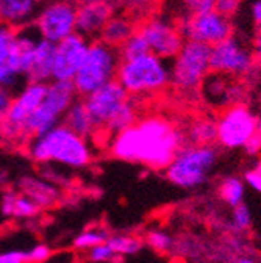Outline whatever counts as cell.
<instances>
[{
  "label": "cell",
  "instance_id": "7a4b0ae2",
  "mask_svg": "<svg viewBox=\"0 0 261 263\" xmlns=\"http://www.w3.org/2000/svg\"><path fill=\"white\" fill-rule=\"evenodd\" d=\"M27 152L39 164H58L68 170H83L92 161V147L88 140L75 135L63 124L30 140Z\"/></svg>",
  "mask_w": 261,
  "mask_h": 263
},
{
  "label": "cell",
  "instance_id": "5b68a950",
  "mask_svg": "<svg viewBox=\"0 0 261 263\" xmlns=\"http://www.w3.org/2000/svg\"><path fill=\"white\" fill-rule=\"evenodd\" d=\"M121 64L119 50L107 46L101 40L89 43L88 53L82 63L78 72L72 80V86L80 97L97 91L110 82L116 80V74Z\"/></svg>",
  "mask_w": 261,
  "mask_h": 263
},
{
  "label": "cell",
  "instance_id": "9c48e42d",
  "mask_svg": "<svg viewBox=\"0 0 261 263\" xmlns=\"http://www.w3.org/2000/svg\"><path fill=\"white\" fill-rule=\"evenodd\" d=\"M77 99V92L71 82H49L47 91L39 107L30 116L25 137L27 141L39 137L63 122V116Z\"/></svg>",
  "mask_w": 261,
  "mask_h": 263
},
{
  "label": "cell",
  "instance_id": "44dd1931",
  "mask_svg": "<svg viewBox=\"0 0 261 263\" xmlns=\"http://www.w3.org/2000/svg\"><path fill=\"white\" fill-rule=\"evenodd\" d=\"M53 60H55V44L39 40L35 46L33 57H31L27 82H38V83L52 82Z\"/></svg>",
  "mask_w": 261,
  "mask_h": 263
},
{
  "label": "cell",
  "instance_id": "8992f818",
  "mask_svg": "<svg viewBox=\"0 0 261 263\" xmlns=\"http://www.w3.org/2000/svg\"><path fill=\"white\" fill-rule=\"evenodd\" d=\"M217 151L214 146L185 144L168 164V180L182 190H195L204 185L216 166Z\"/></svg>",
  "mask_w": 261,
  "mask_h": 263
},
{
  "label": "cell",
  "instance_id": "83f0119b",
  "mask_svg": "<svg viewBox=\"0 0 261 263\" xmlns=\"http://www.w3.org/2000/svg\"><path fill=\"white\" fill-rule=\"evenodd\" d=\"M219 197L228 205V207H238L244 201L246 194V185L243 179L238 176H227L219 183Z\"/></svg>",
  "mask_w": 261,
  "mask_h": 263
},
{
  "label": "cell",
  "instance_id": "f35d334b",
  "mask_svg": "<svg viewBox=\"0 0 261 263\" xmlns=\"http://www.w3.org/2000/svg\"><path fill=\"white\" fill-rule=\"evenodd\" d=\"M11 97H13V92L10 89L0 86V127L4 124V118H5L7 108L11 102Z\"/></svg>",
  "mask_w": 261,
  "mask_h": 263
},
{
  "label": "cell",
  "instance_id": "f1b7e54d",
  "mask_svg": "<svg viewBox=\"0 0 261 263\" xmlns=\"http://www.w3.org/2000/svg\"><path fill=\"white\" fill-rule=\"evenodd\" d=\"M107 245L116 254V257H127V255H136L143 251L144 241L139 237L128 235V234H116L110 235Z\"/></svg>",
  "mask_w": 261,
  "mask_h": 263
},
{
  "label": "cell",
  "instance_id": "5bb4252c",
  "mask_svg": "<svg viewBox=\"0 0 261 263\" xmlns=\"http://www.w3.org/2000/svg\"><path fill=\"white\" fill-rule=\"evenodd\" d=\"M250 49L236 36H230L210 47V71L232 79L247 77L255 69Z\"/></svg>",
  "mask_w": 261,
  "mask_h": 263
},
{
  "label": "cell",
  "instance_id": "60d3db41",
  "mask_svg": "<svg viewBox=\"0 0 261 263\" xmlns=\"http://www.w3.org/2000/svg\"><path fill=\"white\" fill-rule=\"evenodd\" d=\"M250 19L256 31L261 33V0H252L250 4Z\"/></svg>",
  "mask_w": 261,
  "mask_h": 263
},
{
  "label": "cell",
  "instance_id": "3957f363",
  "mask_svg": "<svg viewBox=\"0 0 261 263\" xmlns=\"http://www.w3.org/2000/svg\"><path fill=\"white\" fill-rule=\"evenodd\" d=\"M41 40L33 25L13 30L0 24V86L13 92L30 69L36 43Z\"/></svg>",
  "mask_w": 261,
  "mask_h": 263
},
{
  "label": "cell",
  "instance_id": "836d02e7",
  "mask_svg": "<svg viewBox=\"0 0 261 263\" xmlns=\"http://www.w3.org/2000/svg\"><path fill=\"white\" fill-rule=\"evenodd\" d=\"M27 263H46L52 257V249L46 243H38L31 246L28 251H25Z\"/></svg>",
  "mask_w": 261,
  "mask_h": 263
},
{
  "label": "cell",
  "instance_id": "603a6c76",
  "mask_svg": "<svg viewBox=\"0 0 261 263\" xmlns=\"http://www.w3.org/2000/svg\"><path fill=\"white\" fill-rule=\"evenodd\" d=\"M21 188L24 191L22 194L30 197L39 209L50 207L59 199V191L55 186V183L46 179L24 177L21 179Z\"/></svg>",
  "mask_w": 261,
  "mask_h": 263
},
{
  "label": "cell",
  "instance_id": "e0dca14e",
  "mask_svg": "<svg viewBox=\"0 0 261 263\" xmlns=\"http://www.w3.org/2000/svg\"><path fill=\"white\" fill-rule=\"evenodd\" d=\"M199 94L204 99V102L213 108H228L236 104H243V99L246 96L244 86L232 77H227L222 74L210 72L200 88Z\"/></svg>",
  "mask_w": 261,
  "mask_h": 263
},
{
  "label": "cell",
  "instance_id": "7c38bea8",
  "mask_svg": "<svg viewBox=\"0 0 261 263\" xmlns=\"http://www.w3.org/2000/svg\"><path fill=\"white\" fill-rule=\"evenodd\" d=\"M177 22L185 41L200 43L208 47L233 36L235 30L232 19L220 16L214 10L189 14Z\"/></svg>",
  "mask_w": 261,
  "mask_h": 263
},
{
  "label": "cell",
  "instance_id": "6da1fadb",
  "mask_svg": "<svg viewBox=\"0 0 261 263\" xmlns=\"http://www.w3.org/2000/svg\"><path fill=\"white\" fill-rule=\"evenodd\" d=\"M185 144L182 128L166 118L147 116L111 137L108 152L122 161L139 163L152 170H166Z\"/></svg>",
  "mask_w": 261,
  "mask_h": 263
},
{
  "label": "cell",
  "instance_id": "e575fe53",
  "mask_svg": "<svg viewBox=\"0 0 261 263\" xmlns=\"http://www.w3.org/2000/svg\"><path fill=\"white\" fill-rule=\"evenodd\" d=\"M88 258L92 263H110V261H114L117 257L111 251V248L107 243H104V245L94 246L92 249H89L88 251Z\"/></svg>",
  "mask_w": 261,
  "mask_h": 263
},
{
  "label": "cell",
  "instance_id": "ab89813d",
  "mask_svg": "<svg viewBox=\"0 0 261 263\" xmlns=\"http://www.w3.org/2000/svg\"><path fill=\"white\" fill-rule=\"evenodd\" d=\"M244 151H246V154L247 155H250V157H255V155H258L259 152H261V134H256L246 143V146L243 147Z\"/></svg>",
  "mask_w": 261,
  "mask_h": 263
},
{
  "label": "cell",
  "instance_id": "d590c367",
  "mask_svg": "<svg viewBox=\"0 0 261 263\" xmlns=\"http://www.w3.org/2000/svg\"><path fill=\"white\" fill-rule=\"evenodd\" d=\"M243 0H214L213 10L224 17L233 19L241 8Z\"/></svg>",
  "mask_w": 261,
  "mask_h": 263
},
{
  "label": "cell",
  "instance_id": "4316f807",
  "mask_svg": "<svg viewBox=\"0 0 261 263\" xmlns=\"http://www.w3.org/2000/svg\"><path fill=\"white\" fill-rule=\"evenodd\" d=\"M165 0H113L117 11L132 16L135 21H143L158 13Z\"/></svg>",
  "mask_w": 261,
  "mask_h": 263
},
{
  "label": "cell",
  "instance_id": "1f68e13d",
  "mask_svg": "<svg viewBox=\"0 0 261 263\" xmlns=\"http://www.w3.org/2000/svg\"><path fill=\"white\" fill-rule=\"evenodd\" d=\"M144 245L150 246L153 251L159 252V254H166L171 252L174 248V238L171 234H168L166 230L163 229H153L149 230L147 235H146V241Z\"/></svg>",
  "mask_w": 261,
  "mask_h": 263
},
{
  "label": "cell",
  "instance_id": "ba28073f",
  "mask_svg": "<svg viewBox=\"0 0 261 263\" xmlns=\"http://www.w3.org/2000/svg\"><path fill=\"white\" fill-rule=\"evenodd\" d=\"M47 91V83L25 82L21 91L11 97L4 124L0 127V140L10 144H27L25 127L30 116L39 107Z\"/></svg>",
  "mask_w": 261,
  "mask_h": 263
},
{
  "label": "cell",
  "instance_id": "7402d4cb",
  "mask_svg": "<svg viewBox=\"0 0 261 263\" xmlns=\"http://www.w3.org/2000/svg\"><path fill=\"white\" fill-rule=\"evenodd\" d=\"M0 212L7 218L31 219L39 215L41 209L25 194L8 190L2 194V199H0Z\"/></svg>",
  "mask_w": 261,
  "mask_h": 263
},
{
  "label": "cell",
  "instance_id": "b9f144b4",
  "mask_svg": "<svg viewBox=\"0 0 261 263\" xmlns=\"http://www.w3.org/2000/svg\"><path fill=\"white\" fill-rule=\"evenodd\" d=\"M250 52L253 55L255 63H261V33L259 31L256 33V36L252 41V50Z\"/></svg>",
  "mask_w": 261,
  "mask_h": 263
},
{
  "label": "cell",
  "instance_id": "52a82bcc",
  "mask_svg": "<svg viewBox=\"0 0 261 263\" xmlns=\"http://www.w3.org/2000/svg\"><path fill=\"white\" fill-rule=\"evenodd\" d=\"M171 85L183 92L192 96L199 92L204 79L210 71V47L200 43L185 41L178 53L169 64Z\"/></svg>",
  "mask_w": 261,
  "mask_h": 263
},
{
  "label": "cell",
  "instance_id": "74e56055",
  "mask_svg": "<svg viewBox=\"0 0 261 263\" xmlns=\"http://www.w3.org/2000/svg\"><path fill=\"white\" fill-rule=\"evenodd\" d=\"M0 263H27L25 251H5L0 252Z\"/></svg>",
  "mask_w": 261,
  "mask_h": 263
},
{
  "label": "cell",
  "instance_id": "2e32d148",
  "mask_svg": "<svg viewBox=\"0 0 261 263\" xmlns=\"http://www.w3.org/2000/svg\"><path fill=\"white\" fill-rule=\"evenodd\" d=\"M89 41L83 36L74 35L55 44V60L52 69V82H71L78 72L88 53Z\"/></svg>",
  "mask_w": 261,
  "mask_h": 263
},
{
  "label": "cell",
  "instance_id": "d6a6232c",
  "mask_svg": "<svg viewBox=\"0 0 261 263\" xmlns=\"http://www.w3.org/2000/svg\"><path fill=\"white\" fill-rule=\"evenodd\" d=\"M232 224H233V227L236 230H239V232H244V230H247L250 227V224H252V215L249 212V207L244 202L233 209Z\"/></svg>",
  "mask_w": 261,
  "mask_h": 263
},
{
  "label": "cell",
  "instance_id": "484cf974",
  "mask_svg": "<svg viewBox=\"0 0 261 263\" xmlns=\"http://www.w3.org/2000/svg\"><path fill=\"white\" fill-rule=\"evenodd\" d=\"M214 7V0H165L161 11L169 14L175 21H180L185 16L210 11Z\"/></svg>",
  "mask_w": 261,
  "mask_h": 263
},
{
  "label": "cell",
  "instance_id": "f546056e",
  "mask_svg": "<svg viewBox=\"0 0 261 263\" xmlns=\"http://www.w3.org/2000/svg\"><path fill=\"white\" fill-rule=\"evenodd\" d=\"M108 238H110V234L107 232V229H104V227H88L74 238L72 245L77 251H89L94 246L107 243Z\"/></svg>",
  "mask_w": 261,
  "mask_h": 263
},
{
  "label": "cell",
  "instance_id": "4dcf8cb0",
  "mask_svg": "<svg viewBox=\"0 0 261 263\" xmlns=\"http://www.w3.org/2000/svg\"><path fill=\"white\" fill-rule=\"evenodd\" d=\"M117 50H119L121 61L139 58V57H143V55L150 53V52H149V47H147V43L144 41V38L139 35L138 31H135L133 35L130 36Z\"/></svg>",
  "mask_w": 261,
  "mask_h": 263
},
{
  "label": "cell",
  "instance_id": "30bf717a",
  "mask_svg": "<svg viewBox=\"0 0 261 263\" xmlns=\"http://www.w3.org/2000/svg\"><path fill=\"white\" fill-rule=\"evenodd\" d=\"M136 31L147 43L149 52L165 61H172L185 43L178 22L161 10L139 21Z\"/></svg>",
  "mask_w": 261,
  "mask_h": 263
},
{
  "label": "cell",
  "instance_id": "9a60e30c",
  "mask_svg": "<svg viewBox=\"0 0 261 263\" xmlns=\"http://www.w3.org/2000/svg\"><path fill=\"white\" fill-rule=\"evenodd\" d=\"M130 96L124 91V88L114 80L107 83L105 86L88 94L82 101L97 127V134L104 132L105 127L111 122V119L117 115V111L127 104Z\"/></svg>",
  "mask_w": 261,
  "mask_h": 263
},
{
  "label": "cell",
  "instance_id": "8d00e7d4",
  "mask_svg": "<svg viewBox=\"0 0 261 263\" xmlns=\"http://www.w3.org/2000/svg\"><path fill=\"white\" fill-rule=\"evenodd\" d=\"M243 182H244V185L250 186L253 191H256V193L261 194V163L256 164L255 168L246 171Z\"/></svg>",
  "mask_w": 261,
  "mask_h": 263
},
{
  "label": "cell",
  "instance_id": "7bdbcfd3",
  "mask_svg": "<svg viewBox=\"0 0 261 263\" xmlns=\"http://www.w3.org/2000/svg\"><path fill=\"white\" fill-rule=\"evenodd\" d=\"M233 263H258V261L255 258L249 257V255H239Z\"/></svg>",
  "mask_w": 261,
  "mask_h": 263
},
{
  "label": "cell",
  "instance_id": "bcb514c9",
  "mask_svg": "<svg viewBox=\"0 0 261 263\" xmlns=\"http://www.w3.org/2000/svg\"><path fill=\"white\" fill-rule=\"evenodd\" d=\"M41 2L44 4V2H52V0H41Z\"/></svg>",
  "mask_w": 261,
  "mask_h": 263
},
{
  "label": "cell",
  "instance_id": "cb8c5ba5",
  "mask_svg": "<svg viewBox=\"0 0 261 263\" xmlns=\"http://www.w3.org/2000/svg\"><path fill=\"white\" fill-rule=\"evenodd\" d=\"M63 125H66L75 135L82 137L83 140H89L97 135V127L94 125L85 104L82 99H75L72 105L63 116Z\"/></svg>",
  "mask_w": 261,
  "mask_h": 263
},
{
  "label": "cell",
  "instance_id": "8fae6325",
  "mask_svg": "<svg viewBox=\"0 0 261 263\" xmlns=\"http://www.w3.org/2000/svg\"><path fill=\"white\" fill-rule=\"evenodd\" d=\"M77 4L72 0H52L41 4L33 22L41 40L58 44L75 33Z\"/></svg>",
  "mask_w": 261,
  "mask_h": 263
},
{
  "label": "cell",
  "instance_id": "7dc6e473",
  "mask_svg": "<svg viewBox=\"0 0 261 263\" xmlns=\"http://www.w3.org/2000/svg\"><path fill=\"white\" fill-rule=\"evenodd\" d=\"M46 263H53V261H46Z\"/></svg>",
  "mask_w": 261,
  "mask_h": 263
},
{
  "label": "cell",
  "instance_id": "d4e9b609",
  "mask_svg": "<svg viewBox=\"0 0 261 263\" xmlns=\"http://www.w3.org/2000/svg\"><path fill=\"white\" fill-rule=\"evenodd\" d=\"M183 134L186 144L213 146V143H216V121L210 118H197L189 122Z\"/></svg>",
  "mask_w": 261,
  "mask_h": 263
},
{
  "label": "cell",
  "instance_id": "ee69618b",
  "mask_svg": "<svg viewBox=\"0 0 261 263\" xmlns=\"http://www.w3.org/2000/svg\"><path fill=\"white\" fill-rule=\"evenodd\" d=\"M77 5L80 4H92V2H113V0H72Z\"/></svg>",
  "mask_w": 261,
  "mask_h": 263
},
{
  "label": "cell",
  "instance_id": "4fadbf2b",
  "mask_svg": "<svg viewBox=\"0 0 261 263\" xmlns=\"http://www.w3.org/2000/svg\"><path fill=\"white\" fill-rule=\"evenodd\" d=\"M256 118L246 104L225 108L216 121V143L230 151L244 147L256 134Z\"/></svg>",
  "mask_w": 261,
  "mask_h": 263
},
{
  "label": "cell",
  "instance_id": "f6af8a7d",
  "mask_svg": "<svg viewBox=\"0 0 261 263\" xmlns=\"http://www.w3.org/2000/svg\"><path fill=\"white\" fill-rule=\"evenodd\" d=\"M256 132H258V134H261V116L256 118Z\"/></svg>",
  "mask_w": 261,
  "mask_h": 263
},
{
  "label": "cell",
  "instance_id": "ac0fdd59",
  "mask_svg": "<svg viewBox=\"0 0 261 263\" xmlns=\"http://www.w3.org/2000/svg\"><path fill=\"white\" fill-rule=\"evenodd\" d=\"M116 11L117 10L113 2H92L77 5L75 33L89 43L99 40L102 28Z\"/></svg>",
  "mask_w": 261,
  "mask_h": 263
},
{
  "label": "cell",
  "instance_id": "d6986e66",
  "mask_svg": "<svg viewBox=\"0 0 261 263\" xmlns=\"http://www.w3.org/2000/svg\"><path fill=\"white\" fill-rule=\"evenodd\" d=\"M41 0H0V24L13 30L33 25Z\"/></svg>",
  "mask_w": 261,
  "mask_h": 263
},
{
  "label": "cell",
  "instance_id": "277c9868",
  "mask_svg": "<svg viewBox=\"0 0 261 263\" xmlns=\"http://www.w3.org/2000/svg\"><path fill=\"white\" fill-rule=\"evenodd\" d=\"M116 82L133 99L156 96L171 85L169 63L152 53L121 61Z\"/></svg>",
  "mask_w": 261,
  "mask_h": 263
},
{
  "label": "cell",
  "instance_id": "ffe728a7",
  "mask_svg": "<svg viewBox=\"0 0 261 263\" xmlns=\"http://www.w3.org/2000/svg\"><path fill=\"white\" fill-rule=\"evenodd\" d=\"M136 27H138V21H135L132 16H128L122 11H116L102 28L99 40L107 46L119 49L136 31Z\"/></svg>",
  "mask_w": 261,
  "mask_h": 263
}]
</instances>
